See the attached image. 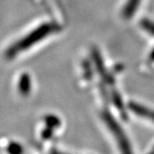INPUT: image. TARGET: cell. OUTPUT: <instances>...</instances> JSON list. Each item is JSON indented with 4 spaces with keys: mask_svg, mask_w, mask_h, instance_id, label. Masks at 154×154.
<instances>
[{
    "mask_svg": "<svg viewBox=\"0 0 154 154\" xmlns=\"http://www.w3.org/2000/svg\"><path fill=\"white\" fill-rule=\"evenodd\" d=\"M60 29L59 26L55 23H43L39 27L33 29L32 32L25 37L18 40L15 44L10 46L5 52V57L8 59H12L19 53L32 47L33 45L41 41L51 33H56Z\"/></svg>",
    "mask_w": 154,
    "mask_h": 154,
    "instance_id": "1",
    "label": "cell"
},
{
    "mask_svg": "<svg viewBox=\"0 0 154 154\" xmlns=\"http://www.w3.org/2000/svg\"><path fill=\"white\" fill-rule=\"evenodd\" d=\"M102 118L105 122V124L108 126L110 132L114 135L116 141L119 146L122 154H133L131 145L128 141V139L127 138L124 131L122 130L121 127L118 125V123L111 116L109 112L105 111L102 114Z\"/></svg>",
    "mask_w": 154,
    "mask_h": 154,
    "instance_id": "2",
    "label": "cell"
},
{
    "mask_svg": "<svg viewBox=\"0 0 154 154\" xmlns=\"http://www.w3.org/2000/svg\"><path fill=\"white\" fill-rule=\"evenodd\" d=\"M32 88V81L31 77L28 73H23L20 76V80L18 82V89L20 94L22 96H28L30 94Z\"/></svg>",
    "mask_w": 154,
    "mask_h": 154,
    "instance_id": "3",
    "label": "cell"
},
{
    "mask_svg": "<svg viewBox=\"0 0 154 154\" xmlns=\"http://www.w3.org/2000/svg\"><path fill=\"white\" fill-rule=\"evenodd\" d=\"M129 108L134 112H135V114L140 116L142 117H145V118L151 119L152 121L154 122V110L147 109L142 105H137L135 103H131L129 105Z\"/></svg>",
    "mask_w": 154,
    "mask_h": 154,
    "instance_id": "4",
    "label": "cell"
},
{
    "mask_svg": "<svg viewBox=\"0 0 154 154\" xmlns=\"http://www.w3.org/2000/svg\"><path fill=\"white\" fill-rule=\"evenodd\" d=\"M140 0H128V5H127L126 8L124 9V15L125 17L129 18L134 13V11L137 8L138 5H139Z\"/></svg>",
    "mask_w": 154,
    "mask_h": 154,
    "instance_id": "5",
    "label": "cell"
},
{
    "mask_svg": "<svg viewBox=\"0 0 154 154\" xmlns=\"http://www.w3.org/2000/svg\"><path fill=\"white\" fill-rule=\"evenodd\" d=\"M45 121L46 123V126L50 127L53 129L60 126V119L54 115L46 116L45 118Z\"/></svg>",
    "mask_w": 154,
    "mask_h": 154,
    "instance_id": "6",
    "label": "cell"
},
{
    "mask_svg": "<svg viewBox=\"0 0 154 154\" xmlns=\"http://www.w3.org/2000/svg\"><path fill=\"white\" fill-rule=\"evenodd\" d=\"M7 152L9 154H22L23 148L19 143L11 142L7 147Z\"/></svg>",
    "mask_w": 154,
    "mask_h": 154,
    "instance_id": "7",
    "label": "cell"
},
{
    "mask_svg": "<svg viewBox=\"0 0 154 154\" xmlns=\"http://www.w3.org/2000/svg\"><path fill=\"white\" fill-rule=\"evenodd\" d=\"M52 132H53V128L47 127L42 132V137H43V139H49L52 135Z\"/></svg>",
    "mask_w": 154,
    "mask_h": 154,
    "instance_id": "8",
    "label": "cell"
},
{
    "mask_svg": "<svg viewBox=\"0 0 154 154\" xmlns=\"http://www.w3.org/2000/svg\"><path fill=\"white\" fill-rule=\"evenodd\" d=\"M51 154H63V153H61V152H57V151H52Z\"/></svg>",
    "mask_w": 154,
    "mask_h": 154,
    "instance_id": "9",
    "label": "cell"
},
{
    "mask_svg": "<svg viewBox=\"0 0 154 154\" xmlns=\"http://www.w3.org/2000/svg\"><path fill=\"white\" fill-rule=\"evenodd\" d=\"M152 154H154V150H153V152H152Z\"/></svg>",
    "mask_w": 154,
    "mask_h": 154,
    "instance_id": "10",
    "label": "cell"
}]
</instances>
